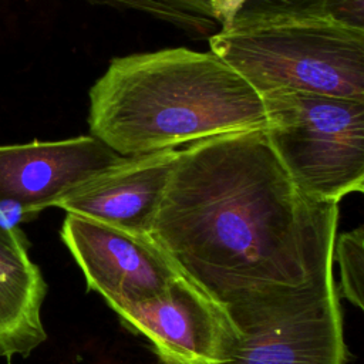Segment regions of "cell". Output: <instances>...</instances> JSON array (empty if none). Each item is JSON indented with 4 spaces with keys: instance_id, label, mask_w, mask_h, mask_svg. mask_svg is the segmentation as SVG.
Listing matches in <instances>:
<instances>
[{
    "instance_id": "6da1fadb",
    "label": "cell",
    "mask_w": 364,
    "mask_h": 364,
    "mask_svg": "<svg viewBox=\"0 0 364 364\" xmlns=\"http://www.w3.org/2000/svg\"><path fill=\"white\" fill-rule=\"evenodd\" d=\"M337 225L255 129L179 149L149 235L235 323L333 283Z\"/></svg>"
},
{
    "instance_id": "7a4b0ae2",
    "label": "cell",
    "mask_w": 364,
    "mask_h": 364,
    "mask_svg": "<svg viewBox=\"0 0 364 364\" xmlns=\"http://www.w3.org/2000/svg\"><path fill=\"white\" fill-rule=\"evenodd\" d=\"M91 135L122 156L266 129L262 97L215 53L186 47L115 57L90 90Z\"/></svg>"
},
{
    "instance_id": "3957f363",
    "label": "cell",
    "mask_w": 364,
    "mask_h": 364,
    "mask_svg": "<svg viewBox=\"0 0 364 364\" xmlns=\"http://www.w3.org/2000/svg\"><path fill=\"white\" fill-rule=\"evenodd\" d=\"M209 46L260 97L287 90L364 101V30L280 23L219 30Z\"/></svg>"
},
{
    "instance_id": "277c9868",
    "label": "cell",
    "mask_w": 364,
    "mask_h": 364,
    "mask_svg": "<svg viewBox=\"0 0 364 364\" xmlns=\"http://www.w3.org/2000/svg\"><path fill=\"white\" fill-rule=\"evenodd\" d=\"M267 141L309 198L338 203L364 189V101L277 90L262 95Z\"/></svg>"
},
{
    "instance_id": "5b68a950",
    "label": "cell",
    "mask_w": 364,
    "mask_h": 364,
    "mask_svg": "<svg viewBox=\"0 0 364 364\" xmlns=\"http://www.w3.org/2000/svg\"><path fill=\"white\" fill-rule=\"evenodd\" d=\"M237 336L222 364H346L336 283L233 323Z\"/></svg>"
},
{
    "instance_id": "8992f818",
    "label": "cell",
    "mask_w": 364,
    "mask_h": 364,
    "mask_svg": "<svg viewBox=\"0 0 364 364\" xmlns=\"http://www.w3.org/2000/svg\"><path fill=\"white\" fill-rule=\"evenodd\" d=\"M111 309L162 364H222L237 336L223 306L183 274L151 297Z\"/></svg>"
},
{
    "instance_id": "52a82bcc",
    "label": "cell",
    "mask_w": 364,
    "mask_h": 364,
    "mask_svg": "<svg viewBox=\"0 0 364 364\" xmlns=\"http://www.w3.org/2000/svg\"><path fill=\"white\" fill-rule=\"evenodd\" d=\"M124 158L92 135L0 145V212L17 226Z\"/></svg>"
},
{
    "instance_id": "ba28073f",
    "label": "cell",
    "mask_w": 364,
    "mask_h": 364,
    "mask_svg": "<svg viewBox=\"0 0 364 364\" xmlns=\"http://www.w3.org/2000/svg\"><path fill=\"white\" fill-rule=\"evenodd\" d=\"M60 235L87 289L102 296L109 307L151 297L182 274L151 235L73 213H67Z\"/></svg>"
},
{
    "instance_id": "9c48e42d",
    "label": "cell",
    "mask_w": 364,
    "mask_h": 364,
    "mask_svg": "<svg viewBox=\"0 0 364 364\" xmlns=\"http://www.w3.org/2000/svg\"><path fill=\"white\" fill-rule=\"evenodd\" d=\"M179 149L125 156L78 186L57 203L84 216L132 233L149 235Z\"/></svg>"
},
{
    "instance_id": "30bf717a",
    "label": "cell",
    "mask_w": 364,
    "mask_h": 364,
    "mask_svg": "<svg viewBox=\"0 0 364 364\" xmlns=\"http://www.w3.org/2000/svg\"><path fill=\"white\" fill-rule=\"evenodd\" d=\"M46 280L28 256L23 232H0V357H27L46 341Z\"/></svg>"
},
{
    "instance_id": "8fae6325",
    "label": "cell",
    "mask_w": 364,
    "mask_h": 364,
    "mask_svg": "<svg viewBox=\"0 0 364 364\" xmlns=\"http://www.w3.org/2000/svg\"><path fill=\"white\" fill-rule=\"evenodd\" d=\"M218 23L220 30L280 23H333L364 30V0H235Z\"/></svg>"
},
{
    "instance_id": "7c38bea8",
    "label": "cell",
    "mask_w": 364,
    "mask_h": 364,
    "mask_svg": "<svg viewBox=\"0 0 364 364\" xmlns=\"http://www.w3.org/2000/svg\"><path fill=\"white\" fill-rule=\"evenodd\" d=\"M333 262L338 263L343 296L357 309H364L363 273H364V228L341 233L334 240Z\"/></svg>"
},
{
    "instance_id": "4fadbf2b",
    "label": "cell",
    "mask_w": 364,
    "mask_h": 364,
    "mask_svg": "<svg viewBox=\"0 0 364 364\" xmlns=\"http://www.w3.org/2000/svg\"><path fill=\"white\" fill-rule=\"evenodd\" d=\"M92 4L108 6L118 10H131L165 21L185 31L205 34L215 27V21L178 10L162 0H87Z\"/></svg>"
},
{
    "instance_id": "5bb4252c",
    "label": "cell",
    "mask_w": 364,
    "mask_h": 364,
    "mask_svg": "<svg viewBox=\"0 0 364 364\" xmlns=\"http://www.w3.org/2000/svg\"><path fill=\"white\" fill-rule=\"evenodd\" d=\"M162 1L178 10L218 21L222 13L235 0H162Z\"/></svg>"
},
{
    "instance_id": "9a60e30c",
    "label": "cell",
    "mask_w": 364,
    "mask_h": 364,
    "mask_svg": "<svg viewBox=\"0 0 364 364\" xmlns=\"http://www.w3.org/2000/svg\"><path fill=\"white\" fill-rule=\"evenodd\" d=\"M18 226H13L11 223H9L7 220H6V218L1 215V212H0V232H10V230H14V229H17Z\"/></svg>"
}]
</instances>
